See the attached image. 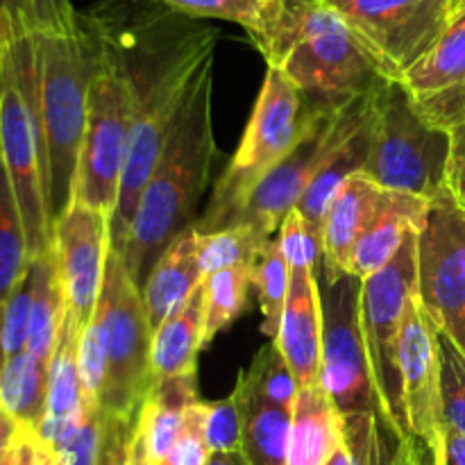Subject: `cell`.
<instances>
[{"label": "cell", "mask_w": 465, "mask_h": 465, "mask_svg": "<svg viewBox=\"0 0 465 465\" xmlns=\"http://www.w3.org/2000/svg\"><path fill=\"white\" fill-rule=\"evenodd\" d=\"M280 71L309 103H345L371 95L389 77L330 3L312 9L295 27Z\"/></svg>", "instance_id": "cell-9"}, {"label": "cell", "mask_w": 465, "mask_h": 465, "mask_svg": "<svg viewBox=\"0 0 465 465\" xmlns=\"http://www.w3.org/2000/svg\"><path fill=\"white\" fill-rule=\"evenodd\" d=\"M32 293H35V277H32V263L27 266L25 275L9 293L0 309V336H3L5 359L14 357L27 350V334H30V313H32Z\"/></svg>", "instance_id": "cell-36"}, {"label": "cell", "mask_w": 465, "mask_h": 465, "mask_svg": "<svg viewBox=\"0 0 465 465\" xmlns=\"http://www.w3.org/2000/svg\"><path fill=\"white\" fill-rule=\"evenodd\" d=\"M130 427H121L112 443V452H109V465H125L123 463V450H125V436Z\"/></svg>", "instance_id": "cell-46"}, {"label": "cell", "mask_w": 465, "mask_h": 465, "mask_svg": "<svg viewBox=\"0 0 465 465\" xmlns=\"http://www.w3.org/2000/svg\"><path fill=\"white\" fill-rule=\"evenodd\" d=\"M213 71L216 59L195 77L141 193L125 243L118 250L139 289H143L145 277L163 250L193 225L198 204L212 180L216 157Z\"/></svg>", "instance_id": "cell-2"}, {"label": "cell", "mask_w": 465, "mask_h": 465, "mask_svg": "<svg viewBox=\"0 0 465 465\" xmlns=\"http://www.w3.org/2000/svg\"><path fill=\"white\" fill-rule=\"evenodd\" d=\"M389 465H434V461H431V452L425 443H420L416 436H407L404 440H400Z\"/></svg>", "instance_id": "cell-42"}, {"label": "cell", "mask_w": 465, "mask_h": 465, "mask_svg": "<svg viewBox=\"0 0 465 465\" xmlns=\"http://www.w3.org/2000/svg\"><path fill=\"white\" fill-rule=\"evenodd\" d=\"M386 198V189L368 180L363 173L350 177L327 209L321 227L322 262L318 280L336 284L350 275V262L363 232L371 227Z\"/></svg>", "instance_id": "cell-16"}, {"label": "cell", "mask_w": 465, "mask_h": 465, "mask_svg": "<svg viewBox=\"0 0 465 465\" xmlns=\"http://www.w3.org/2000/svg\"><path fill=\"white\" fill-rule=\"evenodd\" d=\"M439 354L443 420L465 436V354L443 331L439 334Z\"/></svg>", "instance_id": "cell-34"}, {"label": "cell", "mask_w": 465, "mask_h": 465, "mask_svg": "<svg viewBox=\"0 0 465 465\" xmlns=\"http://www.w3.org/2000/svg\"><path fill=\"white\" fill-rule=\"evenodd\" d=\"M48 163L50 218L71 203L91 84V44L71 0H27Z\"/></svg>", "instance_id": "cell-3"}, {"label": "cell", "mask_w": 465, "mask_h": 465, "mask_svg": "<svg viewBox=\"0 0 465 465\" xmlns=\"http://www.w3.org/2000/svg\"><path fill=\"white\" fill-rule=\"evenodd\" d=\"M418 300L465 354V213L436 200L418 234Z\"/></svg>", "instance_id": "cell-13"}, {"label": "cell", "mask_w": 465, "mask_h": 465, "mask_svg": "<svg viewBox=\"0 0 465 465\" xmlns=\"http://www.w3.org/2000/svg\"><path fill=\"white\" fill-rule=\"evenodd\" d=\"M109 227L112 218L107 213L75 200L53 223V252L66 298V316L77 334L89 325L98 304L104 263L112 248Z\"/></svg>", "instance_id": "cell-14"}, {"label": "cell", "mask_w": 465, "mask_h": 465, "mask_svg": "<svg viewBox=\"0 0 465 465\" xmlns=\"http://www.w3.org/2000/svg\"><path fill=\"white\" fill-rule=\"evenodd\" d=\"M82 18L91 44V84L71 200L112 218L130 143L132 86L107 25L94 12Z\"/></svg>", "instance_id": "cell-4"}, {"label": "cell", "mask_w": 465, "mask_h": 465, "mask_svg": "<svg viewBox=\"0 0 465 465\" xmlns=\"http://www.w3.org/2000/svg\"><path fill=\"white\" fill-rule=\"evenodd\" d=\"M91 12L116 39L132 86L130 143L109 227L118 252L184 98L216 59L221 32L157 0H100Z\"/></svg>", "instance_id": "cell-1"}, {"label": "cell", "mask_w": 465, "mask_h": 465, "mask_svg": "<svg viewBox=\"0 0 465 465\" xmlns=\"http://www.w3.org/2000/svg\"><path fill=\"white\" fill-rule=\"evenodd\" d=\"M277 243L291 271H321L322 262V239L302 216L298 209L289 212L277 230Z\"/></svg>", "instance_id": "cell-35"}, {"label": "cell", "mask_w": 465, "mask_h": 465, "mask_svg": "<svg viewBox=\"0 0 465 465\" xmlns=\"http://www.w3.org/2000/svg\"><path fill=\"white\" fill-rule=\"evenodd\" d=\"M21 436V427H18L16 420L7 416V413L0 409V461L9 454V450L14 448V443Z\"/></svg>", "instance_id": "cell-43"}, {"label": "cell", "mask_w": 465, "mask_h": 465, "mask_svg": "<svg viewBox=\"0 0 465 465\" xmlns=\"http://www.w3.org/2000/svg\"><path fill=\"white\" fill-rule=\"evenodd\" d=\"M377 91L361 98L345 100V103H309L307 100V123H304L298 143L254 186L232 225H248L257 234L272 239L282 221L298 207L304 191L321 173V168L330 162L331 154L371 118Z\"/></svg>", "instance_id": "cell-8"}, {"label": "cell", "mask_w": 465, "mask_h": 465, "mask_svg": "<svg viewBox=\"0 0 465 465\" xmlns=\"http://www.w3.org/2000/svg\"><path fill=\"white\" fill-rule=\"evenodd\" d=\"M300 386L318 384L322 359V304L316 272L291 271L289 298L272 339Z\"/></svg>", "instance_id": "cell-17"}, {"label": "cell", "mask_w": 465, "mask_h": 465, "mask_svg": "<svg viewBox=\"0 0 465 465\" xmlns=\"http://www.w3.org/2000/svg\"><path fill=\"white\" fill-rule=\"evenodd\" d=\"M195 236H198V259L204 277L230 268H250L263 245L271 241L248 225H230L209 234L195 232Z\"/></svg>", "instance_id": "cell-30"}, {"label": "cell", "mask_w": 465, "mask_h": 465, "mask_svg": "<svg viewBox=\"0 0 465 465\" xmlns=\"http://www.w3.org/2000/svg\"><path fill=\"white\" fill-rule=\"evenodd\" d=\"M191 18H221L239 23L250 39L262 32L268 0H157Z\"/></svg>", "instance_id": "cell-33"}, {"label": "cell", "mask_w": 465, "mask_h": 465, "mask_svg": "<svg viewBox=\"0 0 465 465\" xmlns=\"http://www.w3.org/2000/svg\"><path fill=\"white\" fill-rule=\"evenodd\" d=\"M389 80L402 82L452 23L450 0H327Z\"/></svg>", "instance_id": "cell-12"}, {"label": "cell", "mask_w": 465, "mask_h": 465, "mask_svg": "<svg viewBox=\"0 0 465 465\" xmlns=\"http://www.w3.org/2000/svg\"><path fill=\"white\" fill-rule=\"evenodd\" d=\"M195 402H198L195 375L154 381L132 425V434L139 439L150 465H159L166 459L184 427L186 411Z\"/></svg>", "instance_id": "cell-20"}, {"label": "cell", "mask_w": 465, "mask_h": 465, "mask_svg": "<svg viewBox=\"0 0 465 465\" xmlns=\"http://www.w3.org/2000/svg\"><path fill=\"white\" fill-rule=\"evenodd\" d=\"M402 86L416 103L465 91V9L452 18L431 53L404 75Z\"/></svg>", "instance_id": "cell-24"}, {"label": "cell", "mask_w": 465, "mask_h": 465, "mask_svg": "<svg viewBox=\"0 0 465 465\" xmlns=\"http://www.w3.org/2000/svg\"><path fill=\"white\" fill-rule=\"evenodd\" d=\"M440 330L416 298L404 313L398 345L400 386L409 434L431 450L443 430V400H440Z\"/></svg>", "instance_id": "cell-15"}, {"label": "cell", "mask_w": 465, "mask_h": 465, "mask_svg": "<svg viewBox=\"0 0 465 465\" xmlns=\"http://www.w3.org/2000/svg\"><path fill=\"white\" fill-rule=\"evenodd\" d=\"M77 371H80L82 402L86 407L100 409L104 375H107V359H104V345L94 318L77 339Z\"/></svg>", "instance_id": "cell-37"}, {"label": "cell", "mask_w": 465, "mask_h": 465, "mask_svg": "<svg viewBox=\"0 0 465 465\" xmlns=\"http://www.w3.org/2000/svg\"><path fill=\"white\" fill-rule=\"evenodd\" d=\"M241 436L243 422L232 395L221 402H204V439L212 454L241 452Z\"/></svg>", "instance_id": "cell-38"}, {"label": "cell", "mask_w": 465, "mask_h": 465, "mask_svg": "<svg viewBox=\"0 0 465 465\" xmlns=\"http://www.w3.org/2000/svg\"><path fill=\"white\" fill-rule=\"evenodd\" d=\"M123 463L125 465H150L148 457H145L143 448H141L139 439L132 434V427L125 436V450H123Z\"/></svg>", "instance_id": "cell-44"}, {"label": "cell", "mask_w": 465, "mask_h": 465, "mask_svg": "<svg viewBox=\"0 0 465 465\" xmlns=\"http://www.w3.org/2000/svg\"><path fill=\"white\" fill-rule=\"evenodd\" d=\"M94 322L98 325L107 359L100 409L116 425L132 427L145 395L154 386L150 366L153 327L141 289L127 272L121 254L112 248L104 263Z\"/></svg>", "instance_id": "cell-6"}, {"label": "cell", "mask_w": 465, "mask_h": 465, "mask_svg": "<svg viewBox=\"0 0 465 465\" xmlns=\"http://www.w3.org/2000/svg\"><path fill=\"white\" fill-rule=\"evenodd\" d=\"M307 112L309 103L302 91L284 71L268 66L239 148L218 177L203 218L191 225L198 234L232 225L254 186L298 143Z\"/></svg>", "instance_id": "cell-5"}, {"label": "cell", "mask_w": 465, "mask_h": 465, "mask_svg": "<svg viewBox=\"0 0 465 465\" xmlns=\"http://www.w3.org/2000/svg\"><path fill=\"white\" fill-rule=\"evenodd\" d=\"M418 234H413L402 245L389 266L363 280L359 289V327H361L368 368L380 400L381 416L398 440L411 436L402 407L398 345L404 313L409 302L418 295Z\"/></svg>", "instance_id": "cell-10"}, {"label": "cell", "mask_w": 465, "mask_h": 465, "mask_svg": "<svg viewBox=\"0 0 465 465\" xmlns=\"http://www.w3.org/2000/svg\"><path fill=\"white\" fill-rule=\"evenodd\" d=\"M325 465H357V463H354L352 454H350L348 445H345V439H343V443L336 448V452L331 454V459Z\"/></svg>", "instance_id": "cell-48"}, {"label": "cell", "mask_w": 465, "mask_h": 465, "mask_svg": "<svg viewBox=\"0 0 465 465\" xmlns=\"http://www.w3.org/2000/svg\"><path fill=\"white\" fill-rule=\"evenodd\" d=\"M232 398L239 404L243 422L241 454L248 465H286L293 409L266 402L241 380L236 381Z\"/></svg>", "instance_id": "cell-23"}, {"label": "cell", "mask_w": 465, "mask_h": 465, "mask_svg": "<svg viewBox=\"0 0 465 465\" xmlns=\"http://www.w3.org/2000/svg\"><path fill=\"white\" fill-rule=\"evenodd\" d=\"M239 380L266 402L286 409H293L300 391L298 380H295L293 371L289 368L275 341L259 350L257 357L252 359L248 371L241 372Z\"/></svg>", "instance_id": "cell-32"}, {"label": "cell", "mask_w": 465, "mask_h": 465, "mask_svg": "<svg viewBox=\"0 0 465 465\" xmlns=\"http://www.w3.org/2000/svg\"><path fill=\"white\" fill-rule=\"evenodd\" d=\"M207 465H248L241 452H227V454H212Z\"/></svg>", "instance_id": "cell-47"}, {"label": "cell", "mask_w": 465, "mask_h": 465, "mask_svg": "<svg viewBox=\"0 0 465 465\" xmlns=\"http://www.w3.org/2000/svg\"><path fill=\"white\" fill-rule=\"evenodd\" d=\"M450 134L448 168H445V195L465 213V118Z\"/></svg>", "instance_id": "cell-40"}, {"label": "cell", "mask_w": 465, "mask_h": 465, "mask_svg": "<svg viewBox=\"0 0 465 465\" xmlns=\"http://www.w3.org/2000/svg\"><path fill=\"white\" fill-rule=\"evenodd\" d=\"M25 430H21V436H18V440L14 443V448L9 450L7 457L0 461V465H23V461H25Z\"/></svg>", "instance_id": "cell-45"}, {"label": "cell", "mask_w": 465, "mask_h": 465, "mask_svg": "<svg viewBox=\"0 0 465 465\" xmlns=\"http://www.w3.org/2000/svg\"><path fill=\"white\" fill-rule=\"evenodd\" d=\"M318 286L322 304V359L318 384L339 409L343 425L381 422L386 427L359 327L361 282L348 275L336 284L318 280Z\"/></svg>", "instance_id": "cell-11"}, {"label": "cell", "mask_w": 465, "mask_h": 465, "mask_svg": "<svg viewBox=\"0 0 465 465\" xmlns=\"http://www.w3.org/2000/svg\"><path fill=\"white\" fill-rule=\"evenodd\" d=\"M5 363V350H3V336H0V368H3Z\"/></svg>", "instance_id": "cell-51"}, {"label": "cell", "mask_w": 465, "mask_h": 465, "mask_svg": "<svg viewBox=\"0 0 465 465\" xmlns=\"http://www.w3.org/2000/svg\"><path fill=\"white\" fill-rule=\"evenodd\" d=\"M39 465H57V461H54L53 457H50L48 452H45L44 448L39 445Z\"/></svg>", "instance_id": "cell-49"}, {"label": "cell", "mask_w": 465, "mask_h": 465, "mask_svg": "<svg viewBox=\"0 0 465 465\" xmlns=\"http://www.w3.org/2000/svg\"><path fill=\"white\" fill-rule=\"evenodd\" d=\"M30 263L32 277H35V293H32L27 352L35 354L39 361L50 363L59 334H62L64 321H66V298H64L53 250L30 259Z\"/></svg>", "instance_id": "cell-27"}, {"label": "cell", "mask_w": 465, "mask_h": 465, "mask_svg": "<svg viewBox=\"0 0 465 465\" xmlns=\"http://www.w3.org/2000/svg\"><path fill=\"white\" fill-rule=\"evenodd\" d=\"M250 284V268H230L204 277V343H212L245 312Z\"/></svg>", "instance_id": "cell-31"}, {"label": "cell", "mask_w": 465, "mask_h": 465, "mask_svg": "<svg viewBox=\"0 0 465 465\" xmlns=\"http://www.w3.org/2000/svg\"><path fill=\"white\" fill-rule=\"evenodd\" d=\"M375 114V109H372ZM372 114L334 154H331L330 162L321 168L313 182L309 184V189L304 191L302 200L298 203V212L313 230L321 234L322 221L327 216V209L334 203V198L339 195V191L343 189L345 182L350 180L357 173H363L366 166L368 150H371V130H372Z\"/></svg>", "instance_id": "cell-26"}, {"label": "cell", "mask_w": 465, "mask_h": 465, "mask_svg": "<svg viewBox=\"0 0 465 465\" xmlns=\"http://www.w3.org/2000/svg\"><path fill=\"white\" fill-rule=\"evenodd\" d=\"M250 280H252L254 291H257L259 307H262V331L268 339H275L280 330L282 313H284L286 298H289L291 286V268L282 254L277 236H272L254 263L250 266Z\"/></svg>", "instance_id": "cell-29"}, {"label": "cell", "mask_w": 465, "mask_h": 465, "mask_svg": "<svg viewBox=\"0 0 465 465\" xmlns=\"http://www.w3.org/2000/svg\"><path fill=\"white\" fill-rule=\"evenodd\" d=\"M450 5H452V18L465 9V0H450Z\"/></svg>", "instance_id": "cell-50"}, {"label": "cell", "mask_w": 465, "mask_h": 465, "mask_svg": "<svg viewBox=\"0 0 465 465\" xmlns=\"http://www.w3.org/2000/svg\"><path fill=\"white\" fill-rule=\"evenodd\" d=\"M343 443V418L321 384L300 386L286 465H325Z\"/></svg>", "instance_id": "cell-22"}, {"label": "cell", "mask_w": 465, "mask_h": 465, "mask_svg": "<svg viewBox=\"0 0 465 465\" xmlns=\"http://www.w3.org/2000/svg\"><path fill=\"white\" fill-rule=\"evenodd\" d=\"M431 204L434 203L418 198V195L386 191L380 212L354 248L350 275L363 282L389 266L395 254L402 250V245L422 230Z\"/></svg>", "instance_id": "cell-18"}, {"label": "cell", "mask_w": 465, "mask_h": 465, "mask_svg": "<svg viewBox=\"0 0 465 465\" xmlns=\"http://www.w3.org/2000/svg\"><path fill=\"white\" fill-rule=\"evenodd\" d=\"M204 282L180 309L153 331L150 366L154 381L198 375V354L204 348Z\"/></svg>", "instance_id": "cell-21"}, {"label": "cell", "mask_w": 465, "mask_h": 465, "mask_svg": "<svg viewBox=\"0 0 465 465\" xmlns=\"http://www.w3.org/2000/svg\"><path fill=\"white\" fill-rule=\"evenodd\" d=\"M209 459H212V450L204 439V402L198 400L186 411L180 436L159 465H207Z\"/></svg>", "instance_id": "cell-39"}, {"label": "cell", "mask_w": 465, "mask_h": 465, "mask_svg": "<svg viewBox=\"0 0 465 465\" xmlns=\"http://www.w3.org/2000/svg\"><path fill=\"white\" fill-rule=\"evenodd\" d=\"M48 404V363L35 354L18 352L0 368V409L18 427L36 434Z\"/></svg>", "instance_id": "cell-25"}, {"label": "cell", "mask_w": 465, "mask_h": 465, "mask_svg": "<svg viewBox=\"0 0 465 465\" xmlns=\"http://www.w3.org/2000/svg\"><path fill=\"white\" fill-rule=\"evenodd\" d=\"M30 266L21 212L0 159V309Z\"/></svg>", "instance_id": "cell-28"}, {"label": "cell", "mask_w": 465, "mask_h": 465, "mask_svg": "<svg viewBox=\"0 0 465 465\" xmlns=\"http://www.w3.org/2000/svg\"><path fill=\"white\" fill-rule=\"evenodd\" d=\"M203 282L204 275L198 259V236H195L193 227H189L163 250L141 289L153 331L175 309H180Z\"/></svg>", "instance_id": "cell-19"}, {"label": "cell", "mask_w": 465, "mask_h": 465, "mask_svg": "<svg viewBox=\"0 0 465 465\" xmlns=\"http://www.w3.org/2000/svg\"><path fill=\"white\" fill-rule=\"evenodd\" d=\"M431 452L434 465H465V436L450 425H443Z\"/></svg>", "instance_id": "cell-41"}, {"label": "cell", "mask_w": 465, "mask_h": 465, "mask_svg": "<svg viewBox=\"0 0 465 465\" xmlns=\"http://www.w3.org/2000/svg\"><path fill=\"white\" fill-rule=\"evenodd\" d=\"M450 134L431 125L402 82H384L375 95L371 150L363 175L386 191L430 203L445 198Z\"/></svg>", "instance_id": "cell-7"}]
</instances>
